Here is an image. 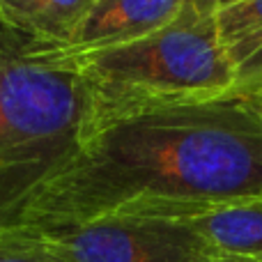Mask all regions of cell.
Masks as SVG:
<instances>
[{
	"mask_svg": "<svg viewBox=\"0 0 262 262\" xmlns=\"http://www.w3.org/2000/svg\"><path fill=\"white\" fill-rule=\"evenodd\" d=\"M251 198H262V106L226 97L99 124L12 232L120 216L191 219Z\"/></svg>",
	"mask_w": 262,
	"mask_h": 262,
	"instance_id": "cell-1",
	"label": "cell"
},
{
	"mask_svg": "<svg viewBox=\"0 0 262 262\" xmlns=\"http://www.w3.org/2000/svg\"><path fill=\"white\" fill-rule=\"evenodd\" d=\"M216 16V0H189L168 26L127 44L64 51L37 41L35 55L83 78L95 108L92 129H97L140 111L232 97L235 72Z\"/></svg>",
	"mask_w": 262,
	"mask_h": 262,
	"instance_id": "cell-2",
	"label": "cell"
},
{
	"mask_svg": "<svg viewBox=\"0 0 262 262\" xmlns=\"http://www.w3.org/2000/svg\"><path fill=\"white\" fill-rule=\"evenodd\" d=\"M35 49L0 16V235L72 163L95 118L83 78Z\"/></svg>",
	"mask_w": 262,
	"mask_h": 262,
	"instance_id": "cell-3",
	"label": "cell"
},
{
	"mask_svg": "<svg viewBox=\"0 0 262 262\" xmlns=\"http://www.w3.org/2000/svg\"><path fill=\"white\" fill-rule=\"evenodd\" d=\"M16 232L62 262H226L203 235L180 219L120 216Z\"/></svg>",
	"mask_w": 262,
	"mask_h": 262,
	"instance_id": "cell-4",
	"label": "cell"
},
{
	"mask_svg": "<svg viewBox=\"0 0 262 262\" xmlns=\"http://www.w3.org/2000/svg\"><path fill=\"white\" fill-rule=\"evenodd\" d=\"M189 0H95L64 51H92L127 44L168 26ZM53 49V46H51Z\"/></svg>",
	"mask_w": 262,
	"mask_h": 262,
	"instance_id": "cell-5",
	"label": "cell"
},
{
	"mask_svg": "<svg viewBox=\"0 0 262 262\" xmlns=\"http://www.w3.org/2000/svg\"><path fill=\"white\" fill-rule=\"evenodd\" d=\"M186 221L226 262H262V198L221 205Z\"/></svg>",
	"mask_w": 262,
	"mask_h": 262,
	"instance_id": "cell-6",
	"label": "cell"
},
{
	"mask_svg": "<svg viewBox=\"0 0 262 262\" xmlns=\"http://www.w3.org/2000/svg\"><path fill=\"white\" fill-rule=\"evenodd\" d=\"M95 0H0V16L44 46H67Z\"/></svg>",
	"mask_w": 262,
	"mask_h": 262,
	"instance_id": "cell-7",
	"label": "cell"
},
{
	"mask_svg": "<svg viewBox=\"0 0 262 262\" xmlns=\"http://www.w3.org/2000/svg\"><path fill=\"white\" fill-rule=\"evenodd\" d=\"M235 72L232 97H258L262 92V30L228 46Z\"/></svg>",
	"mask_w": 262,
	"mask_h": 262,
	"instance_id": "cell-8",
	"label": "cell"
},
{
	"mask_svg": "<svg viewBox=\"0 0 262 262\" xmlns=\"http://www.w3.org/2000/svg\"><path fill=\"white\" fill-rule=\"evenodd\" d=\"M219 32L226 49L262 30V0H239L219 7Z\"/></svg>",
	"mask_w": 262,
	"mask_h": 262,
	"instance_id": "cell-9",
	"label": "cell"
},
{
	"mask_svg": "<svg viewBox=\"0 0 262 262\" xmlns=\"http://www.w3.org/2000/svg\"><path fill=\"white\" fill-rule=\"evenodd\" d=\"M0 262H62L41 249L37 242L28 239V237L18 235V232H9V235H0Z\"/></svg>",
	"mask_w": 262,
	"mask_h": 262,
	"instance_id": "cell-10",
	"label": "cell"
},
{
	"mask_svg": "<svg viewBox=\"0 0 262 262\" xmlns=\"http://www.w3.org/2000/svg\"><path fill=\"white\" fill-rule=\"evenodd\" d=\"M232 3H239V0H216L219 7H226V5H232Z\"/></svg>",
	"mask_w": 262,
	"mask_h": 262,
	"instance_id": "cell-11",
	"label": "cell"
},
{
	"mask_svg": "<svg viewBox=\"0 0 262 262\" xmlns=\"http://www.w3.org/2000/svg\"><path fill=\"white\" fill-rule=\"evenodd\" d=\"M255 99H262V92H260V95H258V97H255Z\"/></svg>",
	"mask_w": 262,
	"mask_h": 262,
	"instance_id": "cell-12",
	"label": "cell"
},
{
	"mask_svg": "<svg viewBox=\"0 0 262 262\" xmlns=\"http://www.w3.org/2000/svg\"><path fill=\"white\" fill-rule=\"evenodd\" d=\"M260 106H262V99H260Z\"/></svg>",
	"mask_w": 262,
	"mask_h": 262,
	"instance_id": "cell-13",
	"label": "cell"
}]
</instances>
